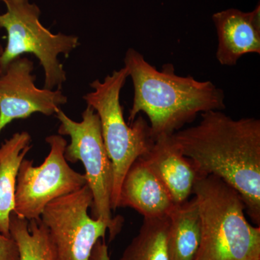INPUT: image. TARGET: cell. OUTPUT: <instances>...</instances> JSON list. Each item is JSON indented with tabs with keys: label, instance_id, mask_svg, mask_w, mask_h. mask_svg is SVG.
Here are the masks:
<instances>
[{
	"label": "cell",
	"instance_id": "cell-18",
	"mask_svg": "<svg viewBox=\"0 0 260 260\" xmlns=\"http://www.w3.org/2000/svg\"><path fill=\"white\" fill-rule=\"evenodd\" d=\"M89 260H110L108 252V246L104 239L98 241L94 246Z\"/></svg>",
	"mask_w": 260,
	"mask_h": 260
},
{
	"label": "cell",
	"instance_id": "cell-8",
	"mask_svg": "<svg viewBox=\"0 0 260 260\" xmlns=\"http://www.w3.org/2000/svg\"><path fill=\"white\" fill-rule=\"evenodd\" d=\"M93 195L88 185L56 198L45 207L41 220L47 228L55 260H89L107 226L88 214Z\"/></svg>",
	"mask_w": 260,
	"mask_h": 260
},
{
	"label": "cell",
	"instance_id": "cell-17",
	"mask_svg": "<svg viewBox=\"0 0 260 260\" xmlns=\"http://www.w3.org/2000/svg\"><path fill=\"white\" fill-rule=\"evenodd\" d=\"M0 260H19L18 246L11 237L0 234Z\"/></svg>",
	"mask_w": 260,
	"mask_h": 260
},
{
	"label": "cell",
	"instance_id": "cell-14",
	"mask_svg": "<svg viewBox=\"0 0 260 260\" xmlns=\"http://www.w3.org/2000/svg\"><path fill=\"white\" fill-rule=\"evenodd\" d=\"M169 218L170 260H196L202 240L201 220L196 199L174 205Z\"/></svg>",
	"mask_w": 260,
	"mask_h": 260
},
{
	"label": "cell",
	"instance_id": "cell-12",
	"mask_svg": "<svg viewBox=\"0 0 260 260\" xmlns=\"http://www.w3.org/2000/svg\"><path fill=\"white\" fill-rule=\"evenodd\" d=\"M174 205L165 186L144 159H137L121 183L119 208H133L144 218H160L169 215Z\"/></svg>",
	"mask_w": 260,
	"mask_h": 260
},
{
	"label": "cell",
	"instance_id": "cell-2",
	"mask_svg": "<svg viewBox=\"0 0 260 260\" xmlns=\"http://www.w3.org/2000/svg\"><path fill=\"white\" fill-rule=\"evenodd\" d=\"M124 62L134 88L128 123L133 124L140 112L145 113L155 141L174 134L200 113L225 108L223 90L209 80L179 76L170 63L158 71L132 48L126 51Z\"/></svg>",
	"mask_w": 260,
	"mask_h": 260
},
{
	"label": "cell",
	"instance_id": "cell-13",
	"mask_svg": "<svg viewBox=\"0 0 260 260\" xmlns=\"http://www.w3.org/2000/svg\"><path fill=\"white\" fill-rule=\"evenodd\" d=\"M28 132L15 133L0 146V234L10 237V217L15 208L17 176L20 164L31 149Z\"/></svg>",
	"mask_w": 260,
	"mask_h": 260
},
{
	"label": "cell",
	"instance_id": "cell-3",
	"mask_svg": "<svg viewBox=\"0 0 260 260\" xmlns=\"http://www.w3.org/2000/svg\"><path fill=\"white\" fill-rule=\"evenodd\" d=\"M192 194L202 225L196 260H260V226L248 221L244 200L234 188L206 176L198 178Z\"/></svg>",
	"mask_w": 260,
	"mask_h": 260
},
{
	"label": "cell",
	"instance_id": "cell-5",
	"mask_svg": "<svg viewBox=\"0 0 260 260\" xmlns=\"http://www.w3.org/2000/svg\"><path fill=\"white\" fill-rule=\"evenodd\" d=\"M0 3L6 8V12L0 14V28L6 30L8 38L0 57V72L23 54H32L44 70V88L61 90L67 73L58 56H69L80 45L79 38L62 32L52 34L41 23L39 7L29 0H0Z\"/></svg>",
	"mask_w": 260,
	"mask_h": 260
},
{
	"label": "cell",
	"instance_id": "cell-6",
	"mask_svg": "<svg viewBox=\"0 0 260 260\" xmlns=\"http://www.w3.org/2000/svg\"><path fill=\"white\" fill-rule=\"evenodd\" d=\"M55 116L60 122L59 135L70 138V143L65 148L64 158L67 161H81L83 164L87 185L93 195L91 217L106 223L109 242H112L120 233L124 219L113 216L111 203L114 172L103 140L99 116L89 106L82 114L80 121L70 119L61 109Z\"/></svg>",
	"mask_w": 260,
	"mask_h": 260
},
{
	"label": "cell",
	"instance_id": "cell-19",
	"mask_svg": "<svg viewBox=\"0 0 260 260\" xmlns=\"http://www.w3.org/2000/svg\"><path fill=\"white\" fill-rule=\"evenodd\" d=\"M3 51H4V47L2 46L1 43H0V57H1L2 54H3Z\"/></svg>",
	"mask_w": 260,
	"mask_h": 260
},
{
	"label": "cell",
	"instance_id": "cell-7",
	"mask_svg": "<svg viewBox=\"0 0 260 260\" xmlns=\"http://www.w3.org/2000/svg\"><path fill=\"white\" fill-rule=\"evenodd\" d=\"M46 142L50 152L43 164L34 167L32 160L24 158L17 176L13 213L28 221L40 220L49 203L87 184L85 174L73 170L64 158L67 140L53 135Z\"/></svg>",
	"mask_w": 260,
	"mask_h": 260
},
{
	"label": "cell",
	"instance_id": "cell-11",
	"mask_svg": "<svg viewBox=\"0 0 260 260\" xmlns=\"http://www.w3.org/2000/svg\"><path fill=\"white\" fill-rule=\"evenodd\" d=\"M145 161L161 181L174 205L184 203L192 194L199 174L171 136L157 138Z\"/></svg>",
	"mask_w": 260,
	"mask_h": 260
},
{
	"label": "cell",
	"instance_id": "cell-16",
	"mask_svg": "<svg viewBox=\"0 0 260 260\" xmlns=\"http://www.w3.org/2000/svg\"><path fill=\"white\" fill-rule=\"evenodd\" d=\"M10 234L18 246L19 260H55L47 228L41 219L28 221L13 212Z\"/></svg>",
	"mask_w": 260,
	"mask_h": 260
},
{
	"label": "cell",
	"instance_id": "cell-1",
	"mask_svg": "<svg viewBox=\"0 0 260 260\" xmlns=\"http://www.w3.org/2000/svg\"><path fill=\"white\" fill-rule=\"evenodd\" d=\"M199 124L172 138L200 177L214 176L240 194L253 223L260 225V121L233 119L221 111L202 113Z\"/></svg>",
	"mask_w": 260,
	"mask_h": 260
},
{
	"label": "cell",
	"instance_id": "cell-10",
	"mask_svg": "<svg viewBox=\"0 0 260 260\" xmlns=\"http://www.w3.org/2000/svg\"><path fill=\"white\" fill-rule=\"evenodd\" d=\"M218 35L216 59L224 66H234L244 54H260V9L244 13L237 9L213 15Z\"/></svg>",
	"mask_w": 260,
	"mask_h": 260
},
{
	"label": "cell",
	"instance_id": "cell-9",
	"mask_svg": "<svg viewBox=\"0 0 260 260\" xmlns=\"http://www.w3.org/2000/svg\"><path fill=\"white\" fill-rule=\"evenodd\" d=\"M34 62L17 58L0 72V134L15 119H25L35 113L55 115L68 102L61 90L39 88L35 85Z\"/></svg>",
	"mask_w": 260,
	"mask_h": 260
},
{
	"label": "cell",
	"instance_id": "cell-4",
	"mask_svg": "<svg viewBox=\"0 0 260 260\" xmlns=\"http://www.w3.org/2000/svg\"><path fill=\"white\" fill-rule=\"evenodd\" d=\"M128 77L124 67L114 70L103 81L92 82L90 86L93 91L83 96L87 106L99 116L104 145L112 161L114 172L112 211L119 208L121 183L126 172L137 159L144 157L150 151L155 143L150 124L143 116H138L131 124L124 120L120 93Z\"/></svg>",
	"mask_w": 260,
	"mask_h": 260
},
{
	"label": "cell",
	"instance_id": "cell-15",
	"mask_svg": "<svg viewBox=\"0 0 260 260\" xmlns=\"http://www.w3.org/2000/svg\"><path fill=\"white\" fill-rule=\"evenodd\" d=\"M169 218H144L136 237L119 260H170L168 237Z\"/></svg>",
	"mask_w": 260,
	"mask_h": 260
}]
</instances>
